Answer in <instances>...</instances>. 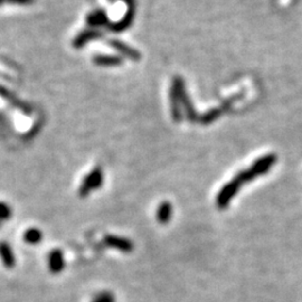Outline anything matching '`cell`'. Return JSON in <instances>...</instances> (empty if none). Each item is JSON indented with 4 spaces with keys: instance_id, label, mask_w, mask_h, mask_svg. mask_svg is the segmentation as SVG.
<instances>
[{
    "instance_id": "6da1fadb",
    "label": "cell",
    "mask_w": 302,
    "mask_h": 302,
    "mask_svg": "<svg viewBox=\"0 0 302 302\" xmlns=\"http://www.w3.org/2000/svg\"><path fill=\"white\" fill-rule=\"evenodd\" d=\"M103 184V172L101 168H95L84 178L79 188L80 197H86L92 191L99 189Z\"/></svg>"
},
{
    "instance_id": "7a4b0ae2",
    "label": "cell",
    "mask_w": 302,
    "mask_h": 302,
    "mask_svg": "<svg viewBox=\"0 0 302 302\" xmlns=\"http://www.w3.org/2000/svg\"><path fill=\"white\" fill-rule=\"evenodd\" d=\"M275 160H277V158H275L273 154H268V156H265L263 158H261L260 160H257L256 163L252 166V168L250 169V170L242 172V177L244 183L251 182V180H253L255 177L265 174V172L273 166Z\"/></svg>"
},
{
    "instance_id": "3957f363",
    "label": "cell",
    "mask_w": 302,
    "mask_h": 302,
    "mask_svg": "<svg viewBox=\"0 0 302 302\" xmlns=\"http://www.w3.org/2000/svg\"><path fill=\"white\" fill-rule=\"evenodd\" d=\"M242 184L243 182L237 175V176H235V178L232 180V182H230L224 186V188L219 191L218 196H217V201H216L217 206H218L220 209H224L226 207L232 198L236 195L238 188L242 186Z\"/></svg>"
},
{
    "instance_id": "277c9868",
    "label": "cell",
    "mask_w": 302,
    "mask_h": 302,
    "mask_svg": "<svg viewBox=\"0 0 302 302\" xmlns=\"http://www.w3.org/2000/svg\"><path fill=\"white\" fill-rule=\"evenodd\" d=\"M104 243L109 248L116 249L117 251L123 253H130L131 251H134V243L126 237L116 236V235H106L104 237Z\"/></svg>"
},
{
    "instance_id": "5b68a950",
    "label": "cell",
    "mask_w": 302,
    "mask_h": 302,
    "mask_svg": "<svg viewBox=\"0 0 302 302\" xmlns=\"http://www.w3.org/2000/svg\"><path fill=\"white\" fill-rule=\"evenodd\" d=\"M65 267L64 254L61 250H53L50 252L49 255V268L51 273L58 274L63 271Z\"/></svg>"
},
{
    "instance_id": "8992f818",
    "label": "cell",
    "mask_w": 302,
    "mask_h": 302,
    "mask_svg": "<svg viewBox=\"0 0 302 302\" xmlns=\"http://www.w3.org/2000/svg\"><path fill=\"white\" fill-rule=\"evenodd\" d=\"M0 259H1L2 263L6 268H12L15 267L16 260H15L14 252L8 243L0 242Z\"/></svg>"
},
{
    "instance_id": "52a82bcc",
    "label": "cell",
    "mask_w": 302,
    "mask_h": 302,
    "mask_svg": "<svg viewBox=\"0 0 302 302\" xmlns=\"http://www.w3.org/2000/svg\"><path fill=\"white\" fill-rule=\"evenodd\" d=\"M172 216V206L169 201H163L158 206L157 220L160 224H167L170 222Z\"/></svg>"
},
{
    "instance_id": "ba28073f",
    "label": "cell",
    "mask_w": 302,
    "mask_h": 302,
    "mask_svg": "<svg viewBox=\"0 0 302 302\" xmlns=\"http://www.w3.org/2000/svg\"><path fill=\"white\" fill-rule=\"evenodd\" d=\"M42 238L43 234L38 228H29L24 234V241L31 245H37Z\"/></svg>"
},
{
    "instance_id": "9c48e42d",
    "label": "cell",
    "mask_w": 302,
    "mask_h": 302,
    "mask_svg": "<svg viewBox=\"0 0 302 302\" xmlns=\"http://www.w3.org/2000/svg\"><path fill=\"white\" fill-rule=\"evenodd\" d=\"M12 215L13 211L12 208H10V206L8 204H6V202L0 201V222L10 219Z\"/></svg>"
},
{
    "instance_id": "30bf717a",
    "label": "cell",
    "mask_w": 302,
    "mask_h": 302,
    "mask_svg": "<svg viewBox=\"0 0 302 302\" xmlns=\"http://www.w3.org/2000/svg\"><path fill=\"white\" fill-rule=\"evenodd\" d=\"M92 302H116V298L111 292H101L94 298Z\"/></svg>"
},
{
    "instance_id": "8fae6325",
    "label": "cell",
    "mask_w": 302,
    "mask_h": 302,
    "mask_svg": "<svg viewBox=\"0 0 302 302\" xmlns=\"http://www.w3.org/2000/svg\"><path fill=\"white\" fill-rule=\"evenodd\" d=\"M0 225H1V222H0Z\"/></svg>"
}]
</instances>
